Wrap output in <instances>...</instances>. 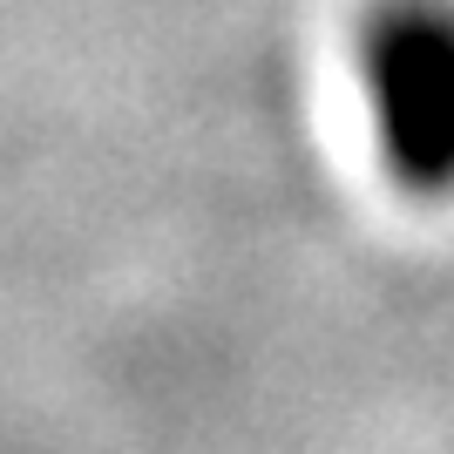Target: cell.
Segmentation results:
<instances>
[{
  "label": "cell",
  "instance_id": "6da1fadb",
  "mask_svg": "<svg viewBox=\"0 0 454 454\" xmlns=\"http://www.w3.org/2000/svg\"><path fill=\"white\" fill-rule=\"evenodd\" d=\"M373 136L407 197H454V7L394 0L360 41Z\"/></svg>",
  "mask_w": 454,
  "mask_h": 454
}]
</instances>
